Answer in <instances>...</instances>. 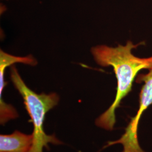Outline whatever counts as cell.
Listing matches in <instances>:
<instances>
[{"label": "cell", "instance_id": "obj_3", "mask_svg": "<svg viewBox=\"0 0 152 152\" xmlns=\"http://www.w3.org/2000/svg\"><path fill=\"white\" fill-rule=\"evenodd\" d=\"M136 82H144L140 94V105L137 114L126 127L124 135L119 139L109 142V145L122 144L124 147L122 152H145L139 145L137 130L141 114L152 104V68L147 74L139 75Z\"/></svg>", "mask_w": 152, "mask_h": 152}, {"label": "cell", "instance_id": "obj_1", "mask_svg": "<svg viewBox=\"0 0 152 152\" xmlns=\"http://www.w3.org/2000/svg\"><path fill=\"white\" fill-rule=\"evenodd\" d=\"M139 44L134 45L129 41L125 46L116 48L100 45L91 49L92 55L98 64L113 67L117 80V94L113 103L96 121L98 127L112 130L115 124L116 109L122 100L130 92L134 81L140 71L152 68V56L141 58L132 54V50Z\"/></svg>", "mask_w": 152, "mask_h": 152}, {"label": "cell", "instance_id": "obj_2", "mask_svg": "<svg viewBox=\"0 0 152 152\" xmlns=\"http://www.w3.org/2000/svg\"><path fill=\"white\" fill-rule=\"evenodd\" d=\"M11 78L15 87L22 95L25 108L33 124V142L28 152H43L44 148H49V143L60 144L55 135H48L45 132L44 124L46 114L55 107L59 98L55 93L38 94L31 90L23 81L15 66L11 69Z\"/></svg>", "mask_w": 152, "mask_h": 152}, {"label": "cell", "instance_id": "obj_4", "mask_svg": "<svg viewBox=\"0 0 152 152\" xmlns=\"http://www.w3.org/2000/svg\"><path fill=\"white\" fill-rule=\"evenodd\" d=\"M17 63H21L29 65H35L36 60L32 56L26 57H18L6 53L4 51H0V122L1 124L4 125L11 120L15 119L18 117L16 109L12 105L6 103L4 101L2 95L6 86L4 78L5 69L10 65Z\"/></svg>", "mask_w": 152, "mask_h": 152}, {"label": "cell", "instance_id": "obj_5", "mask_svg": "<svg viewBox=\"0 0 152 152\" xmlns=\"http://www.w3.org/2000/svg\"><path fill=\"white\" fill-rule=\"evenodd\" d=\"M33 142V135L15 131L10 135H0V152H28Z\"/></svg>", "mask_w": 152, "mask_h": 152}]
</instances>
